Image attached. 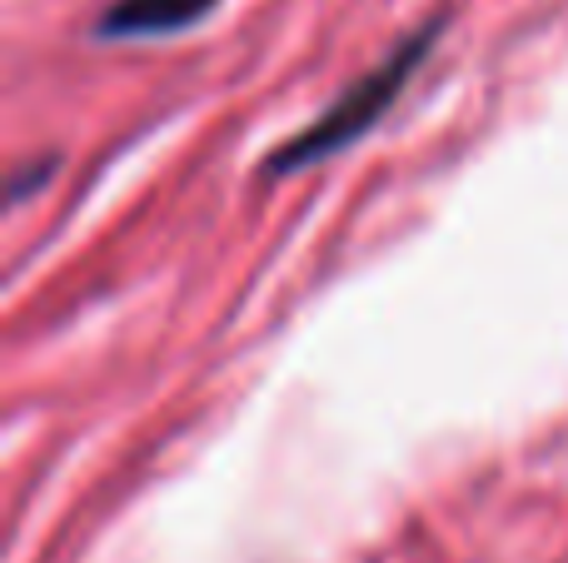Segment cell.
Here are the masks:
<instances>
[{"instance_id":"6da1fadb","label":"cell","mask_w":568,"mask_h":563,"mask_svg":"<svg viewBox=\"0 0 568 563\" xmlns=\"http://www.w3.org/2000/svg\"><path fill=\"white\" fill-rule=\"evenodd\" d=\"M424 50H429V30H424V35H414L404 50H394V55L384 60L379 70H374V75H364L359 85L344 90V95L334 100V105L324 110V115L314 120V125L304 130V135L294 140L290 150H280V155H275V170L314 165L320 155H329V150L349 145L354 135H364V130H369L374 120H379V110L404 90V80L414 75V65L424 60Z\"/></svg>"},{"instance_id":"7a4b0ae2","label":"cell","mask_w":568,"mask_h":563,"mask_svg":"<svg viewBox=\"0 0 568 563\" xmlns=\"http://www.w3.org/2000/svg\"><path fill=\"white\" fill-rule=\"evenodd\" d=\"M215 0H115L100 20V35L140 40V35H170V30L195 25Z\"/></svg>"}]
</instances>
